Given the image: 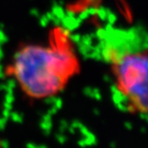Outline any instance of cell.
<instances>
[{
	"label": "cell",
	"instance_id": "1",
	"mask_svg": "<svg viewBox=\"0 0 148 148\" xmlns=\"http://www.w3.org/2000/svg\"><path fill=\"white\" fill-rule=\"evenodd\" d=\"M49 45H29L14 57L12 75L31 97H54L77 73L78 59L62 32H56Z\"/></svg>",
	"mask_w": 148,
	"mask_h": 148
},
{
	"label": "cell",
	"instance_id": "2",
	"mask_svg": "<svg viewBox=\"0 0 148 148\" xmlns=\"http://www.w3.org/2000/svg\"><path fill=\"white\" fill-rule=\"evenodd\" d=\"M115 85L112 99L121 112L147 110V54L137 43L111 41L105 47Z\"/></svg>",
	"mask_w": 148,
	"mask_h": 148
},
{
	"label": "cell",
	"instance_id": "3",
	"mask_svg": "<svg viewBox=\"0 0 148 148\" xmlns=\"http://www.w3.org/2000/svg\"><path fill=\"white\" fill-rule=\"evenodd\" d=\"M84 141H85L87 146H94L97 144V136H95L93 133H91L89 136L83 137Z\"/></svg>",
	"mask_w": 148,
	"mask_h": 148
},
{
	"label": "cell",
	"instance_id": "4",
	"mask_svg": "<svg viewBox=\"0 0 148 148\" xmlns=\"http://www.w3.org/2000/svg\"><path fill=\"white\" fill-rule=\"evenodd\" d=\"M40 128L44 131L45 135H50L51 129H52V121H42L40 123Z\"/></svg>",
	"mask_w": 148,
	"mask_h": 148
},
{
	"label": "cell",
	"instance_id": "5",
	"mask_svg": "<svg viewBox=\"0 0 148 148\" xmlns=\"http://www.w3.org/2000/svg\"><path fill=\"white\" fill-rule=\"evenodd\" d=\"M56 138L58 141V143H60L62 145L66 143V141H67V136L63 133H62V132H59L58 134L56 135Z\"/></svg>",
	"mask_w": 148,
	"mask_h": 148
},
{
	"label": "cell",
	"instance_id": "6",
	"mask_svg": "<svg viewBox=\"0 0 148 148\" xmlns=\"http://www.w3.org/2000/svg\"><path fill=\"white\" fill-rule=\"evenodd\" d=\"M79 130V132H80V134L82 135L83 137L88 136H89V135L92 133V132L87 128V127H86V126H84V125H82Z\"/></svg>",
	"mask_w": 148,
	"mask_h": 148
},
{
	"label": "cell",
	"instance_id": "7",
	"mask_svg": "<svg viewBox=\"0 0 148 148\" xmlns=\"http://www.w3.org/2000/svg\"><path fill=\"white\" fill-rule=\"evenodd\" d=\"M10 117H11V119L15 122H22L23 121V117L16 112L10 113Z\"/></svg>",
	"mask_w": 148,
	"mask_h": 148
},
{
	"label": "cell",
	"instance_id": "8",
	"mask_svg": "<svg viewBox=\"0 0 148 148\" xmlns=\"http://www.w3.org/2000/svg\"><path fill=\"white\" fill-rule=\"evenodd\" d=\"M69 127V123L66 121H61V124H60V132L63 133Z\"/></svg>",
	"mask_w": 148,
	"mask_h": 148
},
{
	"label": "cell",
	"instance_id": "9",
	"mask_svg": "<svg viewBox=\"0 0 148 148\" xmlns=\"http://www.w3.org/2000/svg\"><path fill=\"white\" fill-rule=\"evenodd\" d=\"M0 148H10V144L7 140L4 139L0 141Z\"/></svg>",
	"mask_w": 148,
	"mask_h": 148
},
{
	"label": "cell",
	"instance_id": "10",
	"mask_svg": "<svg viewBox=\"0 0 148 148\" xmlns=\"http://www.w3.org/2000/svg\"><path fill=\"white\" fill-rule=\"evenodd\" d=\"M5 124H6V119L5 118H0V131L3 130L5 128Z\"/></svg>",
	"mask_w": 148,
	"mask_h": 148
},
{
	"label": "cell",
	"instance_id": "11",
	"mask_svg": "<svg viewBox=\"0 0 148 148\" xmlns=\"http://www.w3.org/2000/svg\"><path fill=\"white\" fill-rule=\"evenodd\" d=\"M82 125H83V124H82V123H80L79 121H74L71 123V126L72 127V128H74V129H76V130L78 129V130H79Z\"/></svg>",
	"mask_w": 148,
	"mask_h": 148
},
{
	"label": "cell",
	"instance_id": "12",
	"mask_svg": "<svg viewBox=\"0 0 148 148\" xmlns=\"http://www.w3.org/2000/svg\"><path fill=\"white\" fill-rule=\"evenodd\" d=\"M78 145H79V146H80V147H87V145H86L85 141H84L83 137H82L81 139H79V140L78 141Z\"/></svg>",
	"mask_w": 148,
	"mask_h": 148
},
{
	"label": "cell",
	"instance_id": "13",
	"mask_svg": "<svg viewBox=\"0 0 148 148\" xmlns=\"http://www.w3.org/2000/svg\"><path fill=\"white\" fill-rule=\"evenodd\" d=\"M3 115H4V118H5L6 120L10 117V111L5 109L4 112H3Z\"/></svg>",
	"mask_w": 148,
	"mask_h": 148
},
{
	"label": "cell",
	"instance_id": "14",
	"mask_svg": "<svg viewBox=\"0 0 148 148\" xmlns=\"http://www.w3.org/2000/svg\"><path fill=\"white\" fill-rule=\"evenodd\" d=\"M125 128H126L127 130H131L132 128H133V125H132L130 122H126V123H125Z\"/></svg>",
	"mask_w": 148,
	"mask_h": 148
},
{
	"label": "cell",
	"instance_id": "15",
	"mask_svg": "<svg viewBox=\"0 0 148 148\" xmlns=\"http://www.w3.org/2000/svg\"><path fill=\"white\" fill-rule=\"evenodd\" d=\"M67 130H69V132H70V133H71V135H74V134H75V133H76V129H74V128H72V127H71V126H69Z\"/></svg>",
	"mask_w": 148,
	"mask_h": 148
},
{
	"label": "cell",
	"instance_id": "16",
	"mask_svg": "<svg viewBox=\"0 0 148 148\" xmlns=\"http://www.w3.org/2000/svg\"><path fill=\"white\" fill-rule=\"evenodd\" d=\"M139 116H140V119H142V120H144V121H145L146 118H147L146 112H141L139 113Z\"/></svg>",
	"mask_w": 148,
	"mask_h": 148
},
{
	"label": "cell",
	"instance_id": "17",
	"mask_svg": "<svg viewBox=\"0 0 148 148\" xmlns=\"http://www.w3.org/2000/svg\"><path fill=\"white\" fill-rule=\"evenodd\" d=\"M56 111H57V109L55 107V108H52L50 111H48V114L49 115H52V114H54V113H56Z\"/></svg>",
	"mask_w": 148,
	"mask_h": 148
},
{
	"label": "cell",
	"instance_id": "18",
	"mask_svg": "<svg viewBox=\"0 0 148 148\" xmlns=\"http://www.w3.org/2000/svg\"><path fill=\"white\" fill-rule=\"evenodd\" d=\"M37 145H35V144H33V143H29V144H27V145H26V147L27 148H35Z\"/></svg>",
	"mask_w": 148,
	"mask_h": 148
},
{
	"label": "cell",
	"instance_id": "19",
	"mask_svg": "<svg viewBox=\"0 0 148 148\" xmlns=\"http://www.w3.org/2000/svg\"><path fill=\"white\" fill-rule=\"evenodd\" d=\"M110 147H111V148H116V144H115L114 142L111 143V144H110Z\"/></svg>",
	"mask_w": 148,
	"mask_h": 148
},
{
	"label": "cell",
	"instance_id": "20",
	"mask_svg": "<svg viewBox=\"0 0 148 148\" xmlns=\"http://www.w3.org/2000/svg\"><path fill=\"white\" fill-rule=\"evenodd\" d=\"M38 148H47L46 145H38Z\"/></svg>",
	"mask_w": 148,
	"mask_h": 148
},
{
	"label": "cell",
	"instance_id": "21",
	"mask_svg": "<svg viewBox=\"0 0 148 148\" xmlns=\"http://www.w3.org/2000/svg\"><path fill=\"white\" fill-rule=\"evenodd\" d=\"M141 132H142L143 134H145V128H142V129H141Z\"/></svg>",
	"mask_w": 148,
	"mask_h": 148
}]
</instances>
